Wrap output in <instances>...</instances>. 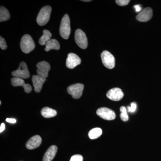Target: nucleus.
<instances>
[{"label": "nucleus", "instance_id": "1", "mask_svg": "<svg viewBox=\"0 0 161 161\" xmlns=\"http://www.w3.org/2000/svg\"><path fill=\"white\" fill-rule=\"evenodd\" d=\"M71 32L70 21L68 14L64 15L60 23V34L63 39L67 40L69 38Z\"/></svg>", "mask_w": 161, "mask_h": 161}, {"label": "nucleus", "instance_id": "10", "mask_svg": "<svg viewBox=\"0 0 161 161\" xmlns=\"http://www.w3.org/2000/svg\"><path fill=\"white\" fill-rule=\"evenodd\" d=\"M81 63V60L78 55L70 53L68 55L66 60V65L70 69H73Z\"/></svg>", "mask_w": 161, "mask_h": 161}, {"label": "nucleus", "instance_id": "23", "mask_svg": "<svg viewBox=\"0 0 161 161\" xmlns=\"http://www.w3.org/2000/svg\"><path fill=\"white\" fill-rule=\"evenodd\" d=\"M137 105L135 102H132L130 104V106L127 107V111L130 113H133L136 110Z\"/></svg>", "mask_w": 161, "mask_h": 161}, {"label": "nucleus", "instance_id": "2", "mask_svg": "<svg viewBox=\"0 0 161 161\" xmlns=\"http://www.w3.org/2000/svg\"><path fill=\"white\" fill-rule=\"evenodd\" d=\"M51 11V7L49 6H44L40 9L36 19L38 25L41 26H44L48 23L50 18Z\"/></svg>", "mask_w": 161, "mask_h": 161}, {"label": "nucleus", "instance_id": "22", "mask_svg": "<svg viewBox=\"0 0 161 161\" xmlns=\"http://www.w3.org/2000/svg\"><path fill=\"white\" fill-rule=\"evenodd\" d=\"M120 117L122 120L123 121H127L129 120V115L128 114V111L125 107L122 106L120 108Z\"/></svg>", "mask_w": 161, "mask_h": 161}, {"label": "nucleus", "instance_id": "9", "mask_svg": "<svg viewBox=\"0 0 161 161\" xmlns=\"http://www.w3.org/2000/svg\"><path fill=\"white\" fill-rule=\"evenodd\" d=\"M36 67L38 75L45 78L48 77V72L51 68L49 63L45 61H41L37 64Z\"/></svg>", "mask_w": 161, "mask_h": 161}, {"label": "nucleus", "instance_id": "6", "mask_svg": "<svg viewBox=\"0 0 161 161\" xmlns=\"http://www.w3.org/2000/svg\"><path fill=\"white\" fill-rule=\"evenodd\" d=\"M101 57L105 67L109 69L114 68L115 65V59L114 56L110 52L104 51L102 53Z\"/></svg>", "mask_w": 161, "mask_h": 161}, {"label": "nucleus", "instance_id": "31", "mask_svg": "<svg viewBox=\"0 0 161 161\" xmlns=\"http://www.w3.org/2000/svg\"><path fill=\"white\" fill-rule=\"evenodd\" d=\"M1 104H2V102L0 101V104L1 105Z\"/></svg>", "mask_w": 161, "mask_h": 161}, {"label": "nucleus", "instance_id": "17", "mask_svg": "<svg viewBox=\"0 0 161 161\" xmlns=\"http://www.w3.org/2000/svg\"><path fill=\"white\" fill-rule=\"evenodd\" d=\"M60 48V43L56 39H51L45 44V51L48 52L51 50H59Z\"/></svg>", "mask_w": 161, "mask_h": 161}, {"label": "nucleus", "instance_id": "14", "mask_svg": "<svg viewBox=\"0 0 161 161\" xmlns=\"http://www.w3.org/2000/svg\"><path fill=\"white\" fill-rule=\"evenodd\" d=\"M46 78H43L39 75H34L32 77L33 85L34 87L35 92L39 93L41 92L43 83L46 81Z\"/></svg>", "mask_w": 161, "mask_h": 161}, {"label": "nucleus", "instance_id": "18", "mask_svg": "<svg viewBox=\"0 0 161 161\" xmlns=\"http://www.w3.org/2000/svg\"><path fill=\"white\" fill-rule=\"evenodd\" d=\"M41 114L44 118H50L57 115V112L56 110L48 107H45L41 110Z\"/></svg>", "mask_w": 161, "mask_h": 161}, {"label": "nucleus", "instance_id": "28", "mask_svg": "<svg viewBox=\"0 0 161 161\" xmlns=\"http://www.w3.org/2000/svg\"><path fill=\"white\" fill-rule=\"evenodd\" d=\"M6 120L7 122L10 123L12 124H15L17 121L15 119L13 118H7Z\"/></svg>", "mask_w": 161, "mask_h": 161}, {"label": "nucleus", "instance_id": "21", "mask_svg": "<svg viewBox=\"0 0 161 161\" xmlns=\"http://www.w3.org/2000/svg\"><path fill=\"white\" fill-rule=\"evenodd\" d=\"M102 130L99 128H95L90 130L88 136L91 139L98 138L102 134Z\"/></svg>", "mask_w": 161, "mask_h": 161}, {"label": "nucleus", "instance_id": "5", "mask_svg": "<svg viewBox=\"0 0 161 161\" xmlns=\"http://www.w3.org/2000/svg\"><path fill=\"white\" fill-rule=\"evenodd\" d=\"M75 40L77 45L82 49H86L88 46L87 38L81 30L78 29L75 33Z\"/></svg>", "mask_w": 161, "mask_h": 161}, {"label": "nucleus", "instance_id": "19", "mask_svg": "<svg viewBox=\"0 0 161 161\" xmlns=\"http://www.w3.org/2000/svg\"><path fill=\"white\" fill-rule=\"evenodd\" d=\"M52 35L51 33L47 30H44L43 31V35L39 40V43L41 45H45L46 43L51 40Z\"/></svg>", "mask_w": 161, "mask_h": 161}, {"label": "nucleus", "instance_id": "27", "mask_svg": "<svg viewBox=\"0 0 161 161\" xmlns=\"http://www.w3.org/2000/svg\"><path fill=\"white\" fill-rule=\"evenodd\" d=\"M134 8L136 12H141L142 11V7L141 5H135V6H134Z\"/></svg>", "mask_w": 161, "mask_h": 161}, {"label": "nucleus", "instance_id": "4", "mask_svg": "<svg viewBox=\"0 0 161 161\" xmlns=\"http://www.w3.org/2000/svg\"><path fill=\"white\" fill-rule=\"evenodd\" d=\"M12 75L15 78L27 79L29 78L30 73L27 64L25 62H21L19 68L12 73Z\"/></svg>", "mask_w": 161, "mask_h": 161}, {"label": "nucleus", "instance_id": "16", "mask_svg": "<svg viewBox=\"0 0 161 161\" xmlns=\"http://www.w3.org/2000/svg\"><path fill=\"white\" fill-rule=\"evenodd\" d=\"M58 151V147L55 145L51 146L43 156V161H52L54 158Z\"/></svg>", "mask_w": 161, "mask_h": 161}, {"label": "nucleus", "instance_id": "15", "mask_svg": "<svg viewBox=\"0 0 161 161\" xmlns=\"http://www.w3.org/2000/svg\"><path fill=\"white\" fill-rule=\"evenodd\" d=\"M42 143L40 136L35 135L30 139L26 143V148L28 150H33L40 147Z\"/></svg>", "mask_w": 161, "mask_h": 161}, {"label": "nucleus", "instance_id": "25", "mask_svg": "<svg viewBox=\"0 0 161 161\" xmlns=\"http://www.w3.org/2000/svg\"><path fill=\"white\" fill-rule=\"evenodd\" d=\"M0 47L1 49L3 50L6 49L7 47L6 40L2 36L0 37Z\"/></svg>", "mask_w": 161, "mask_h": 161}, {"label": "nucleus", "instance_id": "8", "mask_svg": "<svg viewBox=\"0 0 161 161\" xmlns=\"http://www.w3.org/2000/svg\"><path fill=\"white\" fill-rule=\"evenodd\" d=\"M96 113L99 117L107 120H113L116 116L115 112L113 110L107 108H101L98 109Z\"/></svg>", "mask_w": 161, "mask_h": 161}, {"label": "nucleus", "instance_id": "12", "mask_svg": "<svg viewBox=\"0 0 161 161\" xmlns=\"http://www.w3.org/2000/svg\"><path fill=\"white\" fill-rule=\"evenodd\" d=\"M11 84L13 86H22L26 93H29L32 91V87L29 84L25 83V81L22 78H13L11 80Z\"/></svg>", "mask_w": 161, "mask_h": 161}, {"label": "nucleus", "instance_id": "24", "mask_svg": "<svg viewBox=\"0 0 161 161\" xmlns=\"http://www.w3.org/2000/svg\"><path fill=\"white\" fill-rule=\"evenodd\" d=\"M130 0H117L115 3L119 6H126L130 3Z\"/></svg>", "mask_w": 161, "mask_h": 161}, {"label": "nucleus", "instance_id": "3", "mask_svg": "<svg viewBox=\"0 0 161 161\" xmlns=\"http://www.w3.org/2000/svg\"><path fill=\"white\" fill-rule=\"evenodd\" d=\"M20 47L25 53H29L35 49V44L32 38L30 35H24L21 39Z\"/></svg>", "mask_w": 161, "mask_h": 161}, {"label": "nucleus", "instance_id": "11", "mask_svg": "<svg viewBox=\"0 0 161 161\" xmlns=\"http://www.w3.org/2000/svg\"><path fill=\"white\" fill-rule=\"evenodd\" d=\"M124 93L119 88H114L109 90L107 94V96L111 100L118 101L124 97Z\"/></svg>", "mask_w": 161, "mask_h": 161}, {"label": "nucleus", "instance_id": "26", "mask_svg": "<svg viewBox=\"0 0 161 161\" xmlns=\"http://www.w3.org/2000/svg\"><path fill=\"white\" fill-rule=\"evenodd\" d=\"M70 161H83V157L81 155L76 154L71 158Z\"/></svg>", "mask_w": 161, "mask_h": 161}, {"label": "nucleus", "instance_id": "30", "mask_svg": "<svg viewBox=\"0 0 161 161\" xmlns=\"http://www.w3.org/2000/svg\"><path fill=\"white\" fill-rule=\"evenodd\" d=\"M82 2H91V0H87V1H85H85H82Z\"/></svg>", "mask_w": 161, "mask_h": 161}, {"label": "nucleus", "instance_id": "7", "mask_svg": "<svg viewBox=\"0 0 161 161\" xmlns=\"http://www.w3.org/2000/svg\"><path fill=\"white\" fill-rule=\"evenodd\" d=\"M84 85L82 84L77 83L72 85L67 88V92L75 99H78L83 93Z\"/></svg>", "mask_w": 161, "mask_h": 161}, {"label": "nucleus", "instance_id": "20", "mask_svg": "<svg viewBox=\"0 0 161 161\" xmlns=\"http://www.w3.org/2000/svg\"><path fill=\"white\" fill-rule=\"evenodd\" d=\"M10 19L9 12L4 6H1L0 8V22L7 21Z\"/></svg>", "mask_w": 161, "mask_h": 161}, {"label": "nucleus", "instance_id": "13", "mask_svg": "<svg viewBox=\"0 0 161 161\" xmlns=\"http://www.w3.org/2000/svg\"><path fill=\"white\" fill-rule=\"evenodd\" d=\"M153 11L150 7L145 8L136 16V19L140 22H145L149 21L152 17Z\"/></svg>", "mask_w": 161, "mask_h": 161}, {"label": "nucleus", "instance_id": "29", "mask_svg": "<svg viewBox=\"0 0 161 161\" xmlns=\"http://www.w3.org/2000/svg\"><path fill=\"white\" fill-rule=\"evenodd\" d=\"M5 130V125L4 123H2L0 126V132H2Z\"/></svg>", "mask_w": 161, "mask_h": 161}]
</instances>
